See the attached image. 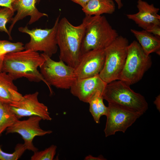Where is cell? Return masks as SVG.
Returning a JSON list of instances; mask_svg holds the SVG:
<instances>
[{
  "label": "cell",
  "mask_w": 160,
  "mask_h": 160,
  "mask_svg": "<svg viewBox=\"0 0 160 160\" xmlns=\"http://www.w3.org/2000/svg\"><path fill=\"white\" fill-rule=\"evenodd\" d=\"M80 5L82 8L84 7L90 0H71Z\"/></svg>",
  "instance_id": "obj_29"
},
{
  "label": "cell",
  "mask_w": 160,
  "mask_h": 160,
  "mask_svg": "<svg viewBox=\"0 0 160 160\" xmlns=\"http://www.w3.org/2000/svg\"><path fill=\"white\" fill-rule=\"evenodd\" d=\"M16 0H0V6L7 7L14 11L12 5Z\"/></svg>",
  "instance_id": "obj_26"
},
{
  "label": "cell",
  "mask_w": 160,
  "mask_h": 160,
  "mask_svg": "<svg viewBox=\"0 0 160 160\" xmlns=\"http://www.w3.org/2000/svg\"><path fill=\"white\" fill-rule=\"evenodd\" d=\"M103 98L102 95L98 96L97 98V106L98 112L100 117L106 116L108 112V107L106 106L103 102Z\"/></svg>",
  "instance_id": "obj_25"
},
{
  "label": "cell",
  "mask_w": 160,
  "mask_h": 160,
  "mask_svg": "<svg viewBox=\"0 0 160 160\" xmlns=\"http://www.w3.org/2000/svg\"><path fill=\"white\" fill-rule=\"evenodd\" d=\"M57 146L52 145L43 151L34 152L31 160H52L56 154Z\"/></svg>",
  "instance_id": "obj_22"
},
{
  "label": "cell",
  "mask_w": 160,
  "mask_h": 160,
  "mask_svg": "<svg viewBox=\"0 0 160 160\" xmlns=\"http://www.w3.org/2000/svg\"><path fill=\"white\" fill-rule=\"evenodd\" d=\"M138 41L143 49L147 55L155 52L160 54V39L153 34L143 30L138 31L130 30Z\"/></svg>",
  "instance_id": "obj_17"
},
{
  "label": "cell",
  "mask_w": 160,
  "mask_h": 160,
  "mask_svg": "<svg viewBox=\"0 0 160 160\" xmlns=\"http://www.w3.org/2000/svg\"><path fill=\"white\" fill-rule=\"evenodd\" d=\"M83 39L82 54L96 49H105L119 35L103 16H88Z\"/></svg>",
  "instance_id": "obj_3"
},
{
  "label": "cell",
  "mask_w": 160,
  "mask_h": 160,
  "mask_svg": "<svg viewBox=\"0 0 160 160\" xmlns=\"http://www.w3.org/2000/svg\"><path fill=\"white\" fill-rule=\"evenodd\" d=\"M115 10V5L113 0H90L82 8L86 15L91 16L112 14Z\"/></svg>",
  "instance_id": "obj_18"
},
{
  "label": "cell",
  "mask_w": 160,
  "mask_h": 160,
  "mask_svg": "<svg viewBox=\"0 0 160 160\" xmlns=\"http://www.w3.org/2000/svg\"><path fill=\"white\" fill-rule=\"evenodd\" d=\"M14 12L9 8L0 7V31L7 33L10 40H12V37L6 25L7 23L11 22Z\"/></svg>",
  "instance_id": "obj_20"
},
{
  "label": "cell",
  "mask_w": 160,
  "mask_h": 160,
  "mask_svg": "<svg viewBox=\"0 0 160 160\" xmlns=\"http://www.w3.org/2000/svg\"><path fill=\"white\" fill-rule=\"evenodd\" d=\"M148 32L153 34L155 36L160 38V26H155L146 31Z\"/></svg>",
  "instance_id": "obj_27"
},
{
  "label": "cell",
  "mask_w": 160,
  "mask_h": 160,
  "mask_svg": "<svg viewBox=\"0 0 160 160\" xmlns=\"http://www.w3.org/2000/svg\"><path fill=\"white\" fill-rule=\"evenodd\" d=\"M105 49L92 50L83 54L75 68L77 79L99 75L104 64Z\"/></svg>",
  "instance_id": "obj_12"
},
{
  "label": "cell",
  "mask_w": 160,
  "mask_h": 160,
  "mask_svg": "<svg viewBox=\"0 0 160 160\" xmlns=\"http://www.w3.org/2000/svg\"><path fill=\"white\" fill-rule=\"evenodd\" d=\"M84 160H105L106 159L103 156L100 155L97 157H94L91 155H89L86 156Z\"/></svg>",
  "instance_id": "obj_28"
},
{
  "label": "cell",
  "mask_w": 160,
  "mask_h": 160,
  "mask_svg": "<svg viewBox=\"0 0 160 160\" xmlns=\"http://www.w3.org/2000/svg\"><path fill=\"white\" fill-rule=\"evenodd\" d=\"M13 81L7 73L0 72V103L10 104L22 98L23 95L18 92Z\"/></svg>",
  "instance_id": "obj_16"
},
{
  "label": "cell",
  "mask_w": 160,
  "mask_h": 160,
  "mask_svg": "<svg viewBox=\"0 0 160 160\" xmlns=\"http://www.w3.org/2000/svg\"><path fill=\"white\" fill-rule=\"evenodd\" d=\"M45 60L41 54L31 49L8 53L4 56L2 71L7 73L14 80L24 77L31 82L42 81L52 95L51 86L38 70Z\"/></svg>",
  "instance_id": "obj_1"
},
{
  "label": "cell",
  "mask_w": 160,
  "mask_h": 160,
  "mask_svg": "<svg viewBox=\"0 0 160 160\" xmlns=\"http://www.w3.org/2000/svg\"><path fill=\"white\" fill-rule=\"evenodd\" d=\"M39 94L38 92H36L26 94L19 101L9 104L19 119L24 117L35 116L40 117L43 120H52L47 106L39 101Z\"/></svg>",
  "instance_id": "obj_11"
},
{
  "label": "cell",
  "mask_w": 160,
  "mask_h": 160,
  "mask_svg": "<svg viewBox=\"0 0 160 160\" xmlns=\"http://www.w3.org/2000/svg\"><path fill=\"white\" fill-rule=\"evenodd\" d=\"M40 1V0H16L13 2L12 8L14 12H17V13L12 18L9 29L10 34L16 23L27 16L30 17L28 22L29 25L35 23L42 17L48 16L47 14L40 12L37 8L36 6Z\"/></svg>",
  "instance_id": "obj_15"
},
{
  "label": "cell",
  "mask_w": 160,
  "mask_h": 160,
  "mask_svg": "<svg viewBox=\"0 0 160 160\" xmlns=\"http://www.w3.org/2000/svg\"><path fill=\"white\" fill-rule=\"evenodd\" d=\"M160 95H158L156 97L154 101V103L156 105L157 109L160 111Z\"/></svg>",
  "instance_id": "obj_30"
},
{
  "label": "cell",
  "mask_w": 160,
  "mask_h": 160,
  "mask_svg": "<svg viewBox=\"0 0 160 160\" xmlns=\"http://www.w3.org/2000/svg\"><path fill=\"white\" fill-rule=\"evenodd\" d=\"M87 23V15L78 25H73L65 17L58 23L56 39L60 60L74 69L82 55L81 46Z\"/></svg>",
  "instance_id": "obj_2"
},
{
  "label": "cell",
  "mask_w": 160,
  "mask_h": 160,
  "mask_svg": "<svg viewBox=\"0 0 160 160\" xmlns=\"http://www.w3.org/2000/svg\"><path fill=\"white\" fill-rule=\"evenodd\" d=\"M102 93L100 92L97 93L89 102V111L92 115L94 121L97 124L100 123V117L98 110L97 106V98Z\"/></svg>",
  "instance_id": "obj_24"
},
{
  "label": "cell",
  "mask_w": 160,
  "mask_h": 160,
  "mask_svg": "<svg viewBox=\"0 0 160 160\" xmlns=\"http://www.w3.org/2000/svg\"><path fill=\"white\" fill-rule=\"evenodd\" d=\"M152 64L150 55H146L138 42L129 44L126 59L118 80L130 85L140 81Z\"/></svg>",
  "instance_id": "obj_5"
},
{
  "label": "cell",
  "mask_w": 160,
  "mask_h": 160,
  "mask_svg": "<svg viewBox=\"0 0 160 160\" xmlns=\"http://www.w3.org/2000/svg\"><path fill=\"white\" fill-rule=\"evenodd\" d=\"M18 119L9 104L0 103V136L8 127Z\"/></svg>",
  "instance_id": "obj_19"
},
{
  "label": "cell",
  "mask_w": 160,
  "mask_h": 160,
  "mask_svg": "<svg viewBox=\"0 0 160 160\" xmlns=\"http://www.w3.org/2000/svg\"><path fill=\"white\" fill-rule=\"evenodd\" d=\"M42 120L40 117L35 116L29 117L27 120L18 119L6 129V134H19L24 140L23 144L26 150L34 152L38 150L33 143L35 137L49 134L52 132L50 130H43L40 127L39 124Z\"/></svg>",
  "instance_id": "obj_10"
},
{
  "label": "cell",
  "mask_w": 160,
  "mask_h": 160,
  "mask_svg": "<svg viewBox=\"0 0 160 160\" xmlns=\"http://www.w3.org/2000/svg\"><path fill=\"white\" fill-rule=\"evenodd\" d=\"M4 56L0 55V72H2Z\"/></svg>",
  "instance_id": "obj_31"
},
{
  "label": "cell",
  "mask_w": 160,
  "mask_h": 160,
  "mask_svg": "<svg viewBox=\"0 0 160 160\" xmlns=\"http://www.w3.org/2000/svg\"><path fill=\"white\" fill-rule=\"evenodd\" d=\"M129 45L126 38L119 36L105 49L104 64L99 75L106 84L119 79L125 62Z\"/></svg>",
  "instance_id": "obj_6"
},
{
  "label": "cell",
  "mask_w": 160,
  "mask_h": 160,
  "mask_svg": "<svg viewBox=\"0 0 160 160\" xmlns=\"http://www.w3.org/2000/svg\"><path fill=\"white\" fill-rule=\"evenodd\" d=\"M137 7L138 12L135 14L126 15L127 18L134 21L144 30L147 31L156 26H160V9L142 0H138Z\"/></svg>",
  "instance_id": "obj_14"
},
{
  "label": "cell",
  "mask_w": 160,
  "mask_h": 160,
  "mask_svg": "<svg viewBox=\"0 0 160 160\" xmlns=\"http://www.w3.org/2000/svg\"><path fill=\"white\" fill-rule=\"evenodd\" d=\"M116 3L118 8L119 9H121L123 6V4L121 1V0H114Z\"/></svg>",
  "instance_id": "obj_32"
},
{
  "label": "cell",
  "mask_w": 160,
  "mask_h": 160,
  "mask_svg": "<svg viewBox=\"0 0 160 160\" xmlns=\"http://www.w3.org/2000/svg\"><path fill=\"white\" fill-rule=\"evenodd\" d=\"M108 112L104 132L105 137L118 132L124 133L142 115L120 105L108 103Z\"/></svg>",
  "instance_id": "obj_9"
},
{
  "label": "cell",
  "mask_w": 160,
  "mask_h": 160,
  "mask_svg": "<svg viewBox=\"0 0 160 160\" xmlns=\"http://www.w3.org/2000/svg\"><path fill=\"white\" fill-rule=\"evenodd\" d=\"M130 85L120 80L107 84L102 94L103 99L108 103L116 104L137 111L142 115L148 108L145 97L136 93Z\"/></svg>",
  "instance_id": "obj_4"
},
{
  "label": "cell",
  "mask_w": 160,
  "mask_h": 160,
  "mask_svg": "<svg viewBox=\"0 0 160 160\" xmlns=\"http://www.w3.org/2000/svg\"><path fill=\"white\" fill-rule=\"evenodd\" d=\"M107 84L97 75L76 79L70 89L72 95L81 101L88 103L97 93H103Z\"/></svg>",
  "instance_id": "obj_13"
},
{
  "label": "cell",
  "mask_w": 160,
  "mask_h": 160,
  "mask_svg": "<svg viewBox=\"0 0 160 160\" xmlns=\"http://www.w3.org/2000/svg\"><path fill=\"white\" fill-rule=\"evenodd\" d=\"M24 44L21 42H12L7 40H0V55L25 49Z\"/></svg>",
  "instance_id": "obj_21"
},
{
  "label": "cell",
  "mask_w": 160,
  "mask_h": 160,
  "mask_svg": "<svg viewBox=\"0 0 160 160\" xmlns=\"http://www.w3.org/2000/svg\"><path fill=\"white\" fill-rule=\"evenodd\" d=\"M26 150L23 144L16 145L15 151L12 153L3 151L0 146V160H17L19 159Z\"/></svg>",
  "instance_id": "obj_23"
},
{
  "label": "cell",
  "mask_w": 160,
  "mask_h": 160,
  "mask_svg": "<svg viewBox=\"0 0 160 160\" xmlns=\"http://www.w3.org/2000/svg\"><path fill=\"white\" fill-rule=\"evenodd\" d=\"M60 16L56 18L53 26L51 28L29 29L27 26L20 27V32L28 34L30 37L29 42L24 46L25 49L43 52L51 57L57 50L56 33Z\"/></svg>",
  "instance_id": "obj_8"
},
{
  "label": "cell",
  "mask_w": 160,
  "mask_h": 160,
  "mask_svg": "<svg viewBox=\"0 0 160 160\" xmlns=\"http://www.w3.org/2000/svg\"><path fill=\"white\" fill-rule=\"evenodd\" d=\"M45 60L41 66L40 73L50 85L62 89H70L76 80L75 69L61 60L56 61L44 53Z\"/></svg>",
  "instance_id": "obj_7"
}]
</instances>
